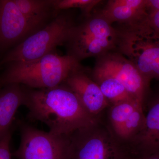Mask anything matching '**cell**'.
<instances>
[{
  "mask_svg": "<svg viewBox=\"0 0 159 159\" xmlns=\"http://www.w3.org/2000/svg\"><path fill=\"white\" fill-rule=\"evenodd\" d=\"M25 93L27 118L45 124L49 132L54 134L68 135L99 121L89 113L77 95L64 83L49 89L25 88Z\"/></svg>",
  "mask_w": 159,
  "mask_h": 159,
  "instance_id": "obj_1",
  "label": "cell"
},
{
  "mask_svg": "<svg viewBox=\"0 0 159 159\" xmlns=\"http://www.w3.org/2000/svg\"><path fill=\"white\" fill-rule=\"evenodd\" d=\"M0 77V86L17 84L29 88H51L64 83L70 74L84 68L70 55L52 52L29 61L11 63Z\"/></svg>",
  "mask_w": 159,
  "mask_h": 159,
  "instance_id": "obj_2",
  "label": "cell"
},
{
  "mask_svg": "<svg viewBox=\"0 0 159 159\" xmlns=\"http://www.w3.org/2000/svg\"><path fill=\"white\" fill-rule=\"evenodd\" d=\"M116 51L130 61L148 83L159 80V35L143 20L119 24Z\"/></svg>",
  "mask_w": 159,
  "mask_h": 159,
  "instance_id": "obj_3",
  "label": "cell"
},
{
  "mask_svg": "<svg viewBox=\"0 0 159 159\" xmlns=\"http://www.w3.org/2000/svg\"><path fill=\"white\" fill-rule=\"evenodd\" d=\"M117 43L116 28L95 12L75 24L65 44L68 55L80 62L88 57L97 58L116 51Z\"/></svg>",
  "mask_w": 159,
  "mask_h": 159,
  "instance_id": "obj_4",
  "label": "cell"
},
{
  "mask_svg": "<svg viewBox=\"0 0 159 159\" xmlns=\"http://www.w3.org/2000/svg\"><path fill=\"white\" fill-rule=\"evenodd\" d=\"M67 138L64 159H131L126 148L100 121Z\"/></svg>",
  "mask_w": 159,
  "mask_h": 159,
  "instance_id": "obj_5",
  "label": "cell"
},
{
  "mask_svg": "<svg viewBox=\"0 0 159 159\" xmlns=\"http://www.w3.org/2000/svg\"><path fill=\"white\" fill-rule=\"evenodd\" d=\"M75 24L70 13L63 12L56 15L49 24L12 49L2 63L31 61L53 52L57 47L66 44Z\"/></svg>",
  "mask_w": 159,
  "mask_h": 159,
  "instance_id": "obj_6",
  "label": "cell"
},
{
  "mask_svg": "<svg viewBox=\"0 0 159 159\" xmlns=\"http://www.w3.org/2000/svg\"><path fill=\"white\" fill-rule=\"evenodd\" d=\"M20 142L12 153L17 159H64L67 135H57L20 122Z\"/></svg>",
  "mask_w": 159,
  "mask_h": 159,
  "instance_id": "obj_7",
  "label": "cell"
},
{
  "mask_svg": "<svg viewBox=\"0 0 159 159\" xmlns=\"http://www.w3.org/2000/svg\"><path fill=\"white\" fill-rule=\"evenodd\" d=\"M94 68L116 79L129 95L143 106L149 83L130 61L117 51L97 57Z\"/></svg>",
  "mask_w": 159,
  "mask_h": 159,
  "instance_id": "obj_8",
  "label": "cell"
},
{
  "mask_svg": "<svg viewBox=\"0 0 159 159\" xmlns=\"http://www.w3.org/2000/svg\"><path fill=\"white\" fill-rule=\"evenodd\" d=\"M36 31L14 0L0 1V49L20 43Z\"/></svg>",
  "mask_w": 159,
  "mask_h": 159,
  "instance_id": "obj_9",
  "label": "cell"
},
{
  "mask_svg": "<svg viewBox=\"0 0 159 159\" xmlns=\"http://www.w3.org/2000/svg\"><path fill=\"white\" fill-rule=\"evenodd\" d=\"M88 72L84 68L74 72L64 84L77 95L90 114L99 118L100 114L110 105Z\"/></svg>",
  "mask_w": 159,
  "mask_h": 159,
  "instance_id": "obj_10",
  "label": "cell"
},
{
  "mask_svg": "<svg viewBox=\"0 0 159 159\" xmlns=\"http://www.w3.org/2000/svg\"><path fill=\"white\" fill-rule=\"evenodd\" d=\"M127 149L133 157L159 152V97L150 104L143 128Z\"/></svg>",
  "mask_w": 159,
  "mask_h": 159,
  "instance_id": "obj_11",
  "label": "cell"
},
{
  "mask_svg": "<svg viewBox=\"0 0 159 159\" xmlns=\"http://www.w3.org/2000/svg\"><path fill=\"white\" fill-rule=\"evenodd\" d=\"M146 0H109L97 13L112 25L137 22L147 16Z\"/></svg>",
  "mask_w": 159,
  "mask_h": 159,
  "instance_id": "obj_12",
  "label": "cell"
},
{
  "mask_svg": "<svg viewBox=\"0 0 159 159\" xmlns=\"http://www.w3.org/2000/svg\"><path fill=\"white\" fill-rule=\"evenodd\" d=\"M0 90V140L11 131L15 116L24 105L25 88L17 84L5 86Z\"/></svg>",
  "mask_w": 159,
  "mask_h": 159,
  "instance_id": "obj_13",
  "label": "cell"
},
{
  "mask_svg": "<svg viewBox=\"0 0 159 159\" xmlns=\"http://www.w3.org/2000/svg\"><path fill=\"white\" fill-rule=\"evenodd\" d=\"M90 77L98 84L110 105L125 101L137 102L129 95L124 86L110 75L94 68L91 72Z\"/></svg>",
  "mask_w": 159,
  "mask_h": 159,
  "instance_id": "obj_14",
  "label": "cell"
},
{
  "mask_svg": "<svg viewBox=\"0 0 159 159\" xmlns=\"http://www.w3.org/2000/svg\"><path fill=\"white\" fill-rule=\"evenodd\" d=\"M21 12L37 31L55 12L53 0H14Z\"/></svg>",
  "mask_w": 159,
  "mask_h": 159,
  "instance_id": "obj_15",
  "label": "cell"
},
{
  "mask_svg": "<svg viewBox=\"0 0 159 159\" xmlns=\"http://www.w3.org/2000/svg\"><path fill=\"white\" fill-rule=\"evenodd\" d=\"M141 106L136 101H125L111 105L109 114L112 133L115 137L119 134L124 123L137 107Z\"/></svg>",
  "mask_w": 159,
  "mask_h": 159,
  "instance_id": "obj_16",
  "label": "cell"
},
{
  "mask_svg": "<svg viewBox=\"0 0 159 159\" xmlns=\"http://www.w3.org/2000/svg\"><path fill=\"white\" fill-rule=\"evenodd\" d=\"M102 2L100 0H53L55 12L72 9H80L84 16L92 13L96 6Z\"/></svg>",
  "mask_w": 159,
  "mask_h": 159,
  "instance_id": "obj_17",
  "label": "cell"
},
{
  "mask_svg": "<svg viewBox=\"0 0 159 159\" xmlns=\"http://www.w3.org/2000/svg\"><path fill=\"white\" fill-rule=\"evenodd\" d=\"M11 132H9L0 140V159H11L12 153L10 149Z\"/></svg>",
  "mask_w": 159,
  "mask_h": 159,
  "instance_id": "obj_18",
  "label": "cell"
},
{
  "mask_svg": "<svg viewBox=\"0 0 159 159\" xmlns=\"http://www.w3.org/2000/svg\"><path fill=\"white\" fill-rule=\"evenodd\" d=\"M143 21L151 30L159 35V11L148 15Z\"/></svg>",
  "mask_w": 159,
  "mask_h": 159,
  "instance_id": "obj_19",
  "label": "cell"
},
{
  "mask_svg": "<svg viewBox=\"0 0 159 159\" xmlns=\"http://www.w3.org/2000/svg\"><path fill=\"white\" fill-rule=\"evenodd\" d=\"M146 11L147 16L159 11V0H146Z\"/></svg>",
  "mask_w": 159,
  "mask_h": 159,
  "instance_id": "obj_20",
  "label": "cell"
},
{
  "mask_svg": "<svg viewBox=\"0 0 159 159\" xmlns=\"http://www.w3.org/2000/svg\"><path fill=\"white\" fill-rule=\"evenodd\" d=\"M132 159H159V152L140 155Z\"/></svg>",
  "mask_w": 159,
  "mask_h": 159,
  "instance_id": "obj_21",
  "label": "cell"
}]
</instances>
